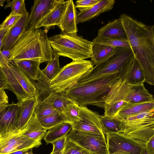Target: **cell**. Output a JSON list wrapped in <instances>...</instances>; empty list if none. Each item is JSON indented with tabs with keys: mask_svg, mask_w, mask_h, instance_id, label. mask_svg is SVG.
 <instances>
[{
	"mask_svg": "<svg viewBox=\"0 0 154 154\" xmlns=\"http://www.w3.org/2000/svg\"><path fill=\"white\" fill-rule=\"evenodd\" d=\"M134 58L143 72L145 82L154 85V25H146L130 16L119 17Z\"/></svg>",
	"mask_w": 154,
	"mask_h": 154,
	"instance_id": "6da1fadb",
	"label": "cell"
},
{
	"mask_svg": "<svg viewBox=\"0 0 154 154\" xmlns=\"http://www.w3.org/2000/svg\"><path fill=\"white\" fill-rule=\"evenodd\" d=\"M122 72L115 73L94 80L84 77L63 94L80 106L93 105L104 108L105 99L111 87Z\"/></svg>",
	"mask_w": 154,
	"mask_h": 154,
	"instance_id": "7a4b0ae2",
	"label": "cell"
},
{
	"mask_svg": "<svg viewBox=\"0 0 154 154\" xmlns=\"http://www.w3.org/2000/svg\"><path fill=\"white\" fill-rule=\"evenodd\" d=\"M48 31L41 28L24 31L10 50V61L33 59L39 60L42 63L51 60L53 51L48 41Z\"/></svg>",
	"mask_w": 154,
	"mask_h": 154,
	"instance_id": "3957f363",
	"label": "cell"
},
{
	"mask_svg": "<svg viewBox=\"0 0 154 154\" xmlns=\"http://www.w3.org/2000/svg\"><path fill=\"white\" fill-rule=\"evenodd\" d=\"M122 74L112 85L105 99L104 116L115 117L128 103L154 100L153 95L146 88L144 84L135 85L128 84L125 82Z\"/></svg>",
	"mask_w": 154,
	"mask_h": 154,
	"instance_id": "277c9868",
	"label": "cell"
},
{
	"mask_svg": "<svg viewBox=\"0 0 154 154\" xmlns=\"http://www.w3.org/2000/svg\"><path fill=\"white\" fill-rule=\"evenodd\" d=\"M53 51L59 56L70 58L72 61L91 58L93 42L76 34L61 32L48 37Z\"/></svg>",
	"mask_w": 154,
	"mask_h": 154,
	"instance_id": "5b68a950",
	"label": "cell"
},
{
	"mask_svg": "<svg viewBox=\"0 0 154 154\" xmlns=\"http://www.w3.org/2000/svg\"><path fill=\"white\" fill-rule=\"evenodd\" d=\"M94 65L91 60L72 61L61 68L57 74L50 80V87L57 93L63 94L66 90L89 74Z\"/></svg>",
	"mask_w": 154,
	"mask_h": 154,
	"instance_id": "8992f818",
	"label": "cell"
},
{
	"mask_svg": "<svg viewBox=\"0 0 154 154\" xmlns=\"http://www.w3.org/2000/svg\"><path fill=\"white\" fill-rule=\"evenodd\" d=\"M117 119L121 122L120 132L129 137L146 143L154 135V111Z\"/></svg>",
	"mask_w": 154,
	"mask_h": 154,
	"instance_id": "52a82bcc",
	"label": "cell"
},
{
	"mask_svg": "<svg viewBox=\"0 0 154 154\" xmlns=\"http://www.w3.org/2000/svg\"><path fill=\"white\" fill-rule=\"evenodd\" d=\"M134 58L130 48L118 47L114 54L95 66L84 78L87 80H94L108 75L122 72L128 67Z\"/></svg>",
	"mask_w": 154,
	"mask_h": 154,
	"instance_id": "ba28073f",
	"label": "cell"
},
{
	"mask_svg": "<svg viewBox=\"0 0 154 154\" xmlns=\"http://www.w3.org/2000/svg\"><path fill=\"white\" fill-rule=\"evenodd\" d=\"M39 70V76L37 81H32L36 88L37 97L44 102L53 106L57 110L63 112L66 106L69 103L74 101L63 94L57 93L50 87V81Z\"/></svg>",
	"mask_w": 154,
	"mask_h": 154,
	"instance_id": "9c48e42d",
	"label": "cell"
},
{
	"mask_svg": "<svg viewBox=\"0 0 154 154\" xmlns=\"http://www.w3.org/2000/svg\"><path fill=\"white\" fill-rule=\"evenodd\" d=\"M72 129L106 138L100 115L87 106H80L79 119L71 125Z\"/></svg>",
	"mask_w": 154,
	"mask_h": 154,
	"instance_id": "30bf717a",
	"label": "cell"
},
{
	"mask_svg": "<svg viewBox=\"0 0 154 154\" xmlns=\"http://www.w3.org/2000/svg\"><path fill=\"white\" fill-rule=\"evenodd\" d=\"M108 154L119 150L127 152L130 154H139L146 143L132 138L118 132L105 133Z\"/></svg>",
	"mask_w": 154,
	"mask_h": 154,
	"instance_id": "8fae6325",
	"label": "cell"
},
{
	"mask_svg": "<svg viewBox=\"0 0 154 154\" xmlns=\"http://www.w3.org/2000/svg\"><path fill=\"white\" fill-rule=\"evenodd\" d=\"M42 144L22 134L20 131L0 137V154H8L23 149H32Z\"/></svg>",
	"mask_w": 154,
	"mask_h": 154,
	"instance_id": "7c38bea8",
	"label": "cell"
},
{
	"mask_svg": "<svg viewBox=\"0 0 154 154\" xmlns=\"http://www.w3.org/2000/svg\"><path fill=\"white\" fill-rule=\"evenodd\" d=\"M67 137L95 154H108L106 138L72 129Z\"/></svg>",
	"mask_w": 154,
	"mask_h": 154,
	"instance_id": "4fadbf2b",
	"label": "cell"
},
{
	"mask_svg": "<svg viewBox=\"0 0 154 154\" xmlns=\"http://www.w3.org/2000/svg\"><path fill=\"white\" fill-rule=\"evenodd\" d=\"M59 0H34L26 27V31L35 29L42 19L54 8Z\"/></svg>",
	"mask_w": 154,
	"mask_h": 154,
	"instance_id": "5bb4252c",
	"label": "cell"
},
{
	"mask_svg": "<svg viewBox=\"0 0 154 154\" xmlns=\"http://www.w3.org/2000/svg\"><path fill=\"white\" fill-rule=\"evenodd\" d=\"M19 112L18 103L7 104L0 113V137L19 131L16 128Z\"/></svg>",
	"mask_w": 154,
	"mask_h": 154,
	"instance_id": "9a60e30c",
	"label": "cell"
},
{
	"mask_svg": "<svg viewBox=\"0 0 154 154\" xmlns=\"http://www.w3.org/2000/svg\"><path fill=\"white\" fill-rule=\"evenodd\" d=\"M115 0H100L98 3L85 10L77 12L76 23L89 21L100 14L113 8Z\"/></svg>",
	"mask_w": 154,
	"mask_h": 154,
	"instance_id": "2e32d148",
	"label": "cell"
},
{
	"mask_svg": "<svg viewBox=\"0 0 154 154\" xmlns=\"http://www.w3.org/2000/svg\"><path fill=\"white\" fill-rule=\"evenodd\" d=\"M67 1L59 0L54 8L37 24L35 29L45 27L48 31L51 27L58 26L66 9Z\"/></svg>",
	"mask_w": 154,
	"mask_h": 154,
	"instance_id": "e0dca14e",
	"label": "cell"
},
{
	"mask_svg": "<svg viewBox=\"0 0 154 154\" xmlns=\"http://www.w3.org/2000/svg\"><path fill=\"white\" fill-rule=\"evenodd\" d=\"M77 12L73 1H67L66 9L58 26L61 32L76 34L78 31L76 23Z\"/></svg>",
	"mask_w": 154,
	"mask_h": 154,
	"instance_id": "ac0fdd59",
	"label": "cell"
},
{
	"mask_svg": "<svg viewBox=\"0 0 154 154\" xmlns=\"http://www.w3.org/2000/svg\"><path fill=\"white\" fill-rule=\"evenodd\" d=\"M36 97H28L18 102V116L16 125L17 130L20 131L26 125L32 117L36 102Z\"/></svg>",
	"mask_w": 154,
	"mask_h": 154,
	"instance_id": "d6986e66",
	"label": "cell"
},
{
	"mask_svg": "<svg viewBox=\"0 0 154 154\" xmlns=\"http://www.w3.org/2000/svg\"><path fill=\"white\" fill-rule=\"evenodd\" d=\"M29 15L27 11L8 32L3 41L1 51L11 50L15 45L20 35L26 30Z\"/></svg>",
	"mask_w": 154,
	"mask_h": 154,
	"instance_id": "ffe728a7",
	"label": "cell"
},
{
	"mask_svg": "<svg viewBox=\"0 0 154 154\" xmlns=\"http://www.w3.org/2000/svg\"><path fill=\"white\" fill-rule=\"evenodd\" d=\"M97 36L127 40L126 33L120 18L109 21L100 28Z\"/></svg>",
	"mask_w": 154,
	"mask_h": 154,
	"instance_id": "44dd1931",
	"label": "cell"
},
{
	"mask_svg": "<svg viewBox=\"0 0 154 154\" xmlns=\"http://www.w3.org/2000/svg\"><path fill=\"white\" fill-rule=\"evenodd\" d=\"M7 66L28 97H35L37 94V89L28 76L17 66L10 63Z\"/></svg>",
	"mask_w": 154,
	"mask_h": 154,
	"instance_id": "7402d4cb",
	"label": "cell"
},
{
	"mask_svg": "<svg viewBox=\"0 0 154 154\" xmlns=\"http://www.w3.org/2000/svg\"><path fill=\"white\" fill-rule=\"evenodd\" d=\"M47 130L43 128L34 113L25 127L20 133L27 137L38 142H41Z\"/></svg>",
	"mask_w": 154,
	"mask_h": 154,
	"instance_id": "603a6c76",
	"label": "cell"
},
{
	"mask_svg": "<svg viewBox=\"0 0 154 154\" xmlns=\"http://www.w3.org/2000/svg\"><path fill=\"white\" fill-rule=\"evenodd\" d=\"M122 75L125 82L131 85H138L143 84L146 80L143 70L135 58Z\"/></svg>",
	"mask_w": 154,
	"mask_h": 154,
	"instance_id": "cb8c5ba5",
	"label": "cell"
},
{
	"mask_svg": "<svg viewBox=\"0 0 154 154\" xmlns=\"http://www.w3.org/2000/svg\"><path fill=\"white\" fill-rule=\"evenodd\" d=\"M10 63L20 69L32 81H37L39 76V66L42 63L39 60H23L10 61Z\"/></svg>",
	"mask_w": 154,
	"mask_h": 154,
	"instance_id": "d4e9b609",
	"label": "cell"
},
{
	"mask_svg": "<svg viewBox=\"0 0 154 154\" xmlns=\"http://www.w3.org/2000/svg\"><path fill=\"white\" fill-rule=\"evenodd\" d=\"M154 111V100L140 103H128L123 106L116 116L119 119L143 112Z\"/></svg>",
	"mask_w": 154,
	"mask_h": 154,
	"instance_id": "484cf974",
	"label": "cell"
},
{
	"mask_svg": "<svg viewBox=\"0 0 154 154\" xmlns=\"http://www.w3.org/2000/svg\"><path fill=\"white\" fill-rule=\"evenodd\" d=\"M118 47L104 45L93 44L91 61L94 65H97L108 59L116 51Z\"/></svg>",
	"mask_w": 154,
	"mask_h": 154,
	"instance_id": "4316f807",
	"label": "cell"
},
{
	"mask_svg": "<svg viewBox=\"0 0 154 154\" xmlns=\"http://www.w3.org/2000/svg\"><path fill=\"white\" fill-rule=\"evenodd\" d=\"M71 125L65 122L56 125L48 130L43 138L46 144L51 143L54 141L66 136L72 129Z\"/></svg>",
	"mask_w": 154,
	"mask_h": 154,
	"instance_id": "83f0119b",
	"label": "cell"
},
{
	"mask_svg": "<svg viewBox=\"0 0 154 154\" xmlns=\"http://www.w3.org/2000/svg\"><path fill=\"white\" fill-rule=\"evenodd\" d=\"M2 68L5 73L8 83V90L11 91L16 95L18 102L23 99L29 97L16 79L9 71L7 66H2Z\"/></svg>",
	"mask_w": 154,
	"mask_h": 154,
	"instance_id": "f1b7e54d",
	"label": "cell"
},
{
	"mask_svg": "<svg viewBox=\"0 0 154 154\" xmlns=\"http://www.w3.org/2000/svg\"><path fill=\"white\" fill-rule=\"evenodd\" d=\"M38 120L42 126L47 130L61 124L68 123L63 113L57 110Z\"/></svg>",
	"mask_w": 154,
	"mask_h": 154,
	"instance_id": "f546056e",
	"label": "cell"
},
{
	"mask_svg": "<svg viewBox=\"0 0 154 154\" xmlns=\"http://www.w3.org/2000/svg\"><path fill=\"white\" fill-rule=\"evenodd\" d=\"M100 118L105 134L120 132L121 122L116 116L110 117L100 115Z\"/></svg>",
	"mask_w": 154,
	"mask_h": 154,
	"instance_id": "4dcf8cb0",
	"label": "cell"
},
{
	"mask_svg": "<svg viewBox=\"0 0 154 154\" xmlns=\"http://www.w3.org/2000/svg\"><path fill=\"white\" fill-rule=\"evenodd\" d=\"M59 56L53 51L51 60L48 62L46 67L41 69L42 73L49 80H52L58 73L61 68L59 60Z\"/></svg>",
	"mask_w": 154,
	"mask_h": 154,
	"instance_id": "1f68e13d",
	"label": "cell"
},
{
	"mask_svg": "<svg viewBox=\"0 0 154 154\" xmlns=\"http://www.w3.org/2000/svg\"><path fill=\"white\" fill-rule=\"evenodd\" d=\"M93 44H99L114 47L130 48L127 40L97 36L92 41Z\"/></svg>",
	"mask_w": 154,
	"mask_h": 154,
	"instance_id": "d6a6232c",
	"label": "cell"
},
{
	"mask_svg": "<svg viewBox=\"0 0 154 154\" xmlns=\"http://www.w3.org/2000/svg\"><path fill=\"white\" fill-rule=\"evenodd\" d=\"M34 111L38 120L42 119L51 114L56 110L52 105L38 98Z\"/></svg>",
	"mask_w": 154,
	"mask_h": 154,
	"instance_id": "836d02e7",
	"label": "cell"
},
{
	"mask_svg": "<svg viewBox=\"0 0 154 154\" xmlns=\"http://www.w3.org/2000/svg\"><path fill=\"white\" fill-rule=\"evenodd\" d=\"M80 106L73 101L68 104L64 109L63 113L68 122L71 125L79 119Z\"/></svg>",
	"mask_w": 154,
	"mask_h": 154,
	"instance_id": "e575fe53",
	"label": "cell"
},
{
	"mask_svg": "<svg viewBox=\"0 0 154 154\" xmlns=\"http://www.w3.org/2000/svg\"><path fill=\"white\" fill-rule=\"evenodd\" d=\"M63 154H95L67 137Z\"/></svg>",
	"mask_w": 154,
	"mask_h": 154,
	"instance_id": "d590c367",
	"label": "cell"
},
{
	"mask_svg": "<svg viewBox=\"0 0 154 154\" xmlns=\"http://www.w3.org/2000/svg\"><path fill=\"white\" fill-rule=\"evenodd\" d=\"M5 1L7 4L4 8L6 9L10 8L11 12L23 15L27 12L24 0H14L12 1L7 0Z\"/></svg>",
	"mask_w": 154,
	"mask_h": 154,
	"instance_id": "8d00e7d4",
	"label": "cell"
},
{
	"mask_svg": "<svg viewBox=\"0 0 154 154\" xmlns=\"http://www.w3.org/2000/svg\"><path fill=\"white\" fill-rule=\"evenodd\" d=\"M23 15L11 12L0 25V30L11 29L17 23Z\"/></svg>",
	"mask_w": 154,
	"mask_h": 154,
	"instance_id": "74e56055",
	"label": "cell"
},
{
	"mask_svg": "<svg viewBox=\"0 0 154 154\" xmlns=\"http://www.w3.org/2000/svg\"><path fill=\"white\" fill-rule=\"evenodd\" d=\"M66 139V135L52 142L53 150L50 154H63Z\"/></svg>",
	"mask_w": 154,
	"mask_h": 154,
	"instance_id": "f35d334b",
	"label": "cell"
},
{
	"mask_svg": "<svg viewBox=\"0 0 154 154\" xmlns=\"http://www.w3.org/2000/svg\"><path fill=\"white\" fill-rule=\"evenodd\" d=\"M100 0H79L75 2V7L82 11L87 10L97 3Z\"/></svg>",
	"mask_w": 154,
	"mask_h": 154,
	"instance_id": "ab89813d",
	"label": "cell"
},
{
	"mask_svg": "<svg viewBox=\"0 0 154 154\" xmlns=\"http://www.w3.org/2000/svg\"><path fill=\"white\" fill-rule=\"evenodd\" d=\"M10 50L1 51L0 52V63L2 66H7L10 63L9 58Z\"/></svg>",
	"mask_w": 154,
	"mask_h": 154,
	"instance_id": "60d3db41",
	"label": "cell"
},
{
	"mask_svg": "<svg viewBox=\"0 0 154 154\" xmlns=\"http://www.w3.org/2000/svg\"><path fill=\"white\" fill-rule=\"evenodd\" d=\"M8 83L6 76L0 66V90L8 89Z\"/></svg>",
	"mask_w": 154,
	"mask_h": 154,
	"instance_id": "b9f144b4",
	"label": "cell"
},
{
	"mask_svg": "<svg viewBox=\"0 0 154 154\" xmlns=\"http://www.w3.org/2000/svg\"><path fill=\"white\" fill-rule=\"evenodd\" d=\"M8 97L4 90H0V106L8 104Z\"/></svg>",
	"mask_w": 154,
	"mask_h": 154,
	"instance_id": "7bdbcfd3",
	"label": "cell"
},
{
	"mask_svg": "<svg viewBox=\"0 0 154 154\" xmlns=\"http://www.w3.org/2000/svg\"><path fill=\"white\" fill-rule=\"evenodd\" d=\"M146 147L152 154H154V135L152 136L146 143Z\"/></svg>",
	"mask_w": 154,
	"mask_h": 154,
	"instance_id": "ee69618b",
	"label": "cell"
},
{
	"mask_svg": "<svg viewBox=\"0 0 154 154\" xmlns=\"http://www.w3.org/2000/svg\"><path fill=\"white\" fill-rule=\"evenodd\" d=\"M10 29L0 30V52L5 38Z\"/></svg>",
	"mask_w": 154,
	"mask_h": 154,
	"instance_id": "f6af8a7d",
	"label": "cell"
},
{
	"mask_svg": "<svg viewBox=\"0 0 154 154\" xmlns=\"http://www.w3.org/2000/svg\"><path fill=\"white\" fill-rule=\"evenodd\" d=\"M8 154H34L32 149H26L16 151Z\"/></svg>",
	"mask_w": 154,
	"mask_h": 154,
	"instance_id": "bcb514c9",
	"label": "cell"
},
{
	"mask_svg": "<svg viewBox=\"0 0 154 154\" xmlns=\"http://www.w3.org/2000/svg\"><path fill=\"white\" fill-rule=\"evenodd\" d=\"M139 154H152L147 149L146 146L142 148Z\"/></svg>",
	"mask_w": 154,
	"mask_h": 154,
	"instance_id": "7dc6e473",
	"label": "cell"
},
{
	"mask_svg": "<svg viewBox=\"0 0 154 154\" xmlns=\"http://www.w3.org/2000/svg\"><path fill=\"white\" fill-rule=\"evenodd\" d=\"M108 154H130L128 152L122 150H119L114 152Z\"/></svg>",
	"mask_w": 154,
	"mask_h": 154,
	"instance_id": "c3c4849f",
	"label": "cell"
},
{
	"mask_svg": "<svg viewBox=\"0 0 154 154\" xmlns=\"http://www.w3.org/2000/svg\"><path fill=\"white\" fill-rule=\"evenodd\" d=\"M7 104L0 106V113L5 108Z\"/></svg>",
	"mask_w": 154,
	"mask_h": 154,
	"instance_id": "681fc988",
	"label": "cell"
},
{
	"mask_svg": "<svg viewBox=\"0 0 154 154\" xmlns=\"http://www.w3.org/2000/svg\"><path fill=\"white\" fill-rule=\"evenodd\" d=\"M5 1V0H0V7L3 5Z\"/></svg>",
	"mask_w": 154,
	"mask_h": 154,
	"instance_id": "f907efd6",
	"label": "cell"
},
{
	"mask_svg": "<svg viewBox=\"0 0 154 154\" xmlns=\"http://www.w3.org/2000/svg\"><path fill=\"white\" fill-rule=\"evenodd\" d=\"M0 66H2V65H1V64L0 63Z\"/></svg>",
	"mask_w": 154,
	"mask_h": 154,
	"instance_id": "816d5d0a",
	"label": "cell"
}]
</instances>
